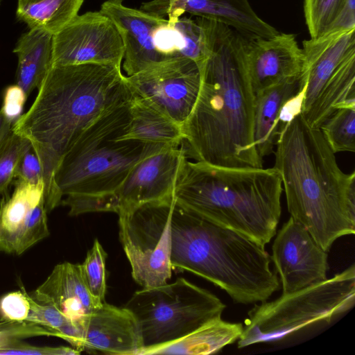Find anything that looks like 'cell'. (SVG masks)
<instances>
[{
  "label": "cell",
  "instance_id": "obj_32",
  "mask_svg": "<svg viewBox=\"0 0 355 355\" xmlns=\"http://www.w3.org/2000/svg\"><path fill=\"white\" fill-rule=\"evenodd\" d=\"M44 336L58 337V332L28 321L0 319V346L15 340Z\"/></svg>",
  "mask_w": 355,
  "mask_h": 355
},
{
  "label": "cell",
  "instance_id": "obj_20",
  "mask_svg": "<svg viewBox=\"0 0 355 355\" xmlns=\"http://www.w3.org/2000/svg\"><path fill=\"white\" fill-rule=\"evenodd\" d=\"M306 86V76L302 73L254 95L253 141L257 153L262 159L273 153L279 136V121L284 105Z\"/></svg>",
  "mask_w": 355,
  "mask_h": 355
},
{
  "label": "cell",
  "instance_id": "obj_41",
  "mask_svg": "<svg viewBox=\"0 0 355 355\" xmlns=\"http://www.w3.org/2000/svg\"><path fill=\"white\" fill-rule=\"evenodd\" d=\"M1 0H0V3H1Z\"/></svg>",
  "mask_w": 355,
  "mask_h": 355
},
{
  "label": "cell",
  "instance_id": "obj_25",
  "mask_svg": "<svg viewBox=\"0 0 355 355\" xmlns=\"http://www.w3.org/2000/svg\"><path fill=\"white\" fill-rule=\"evenodd\" d=\"M355 53L348 55L327 81L310 108L301 113L310 126L319 128L336 110L355 106Z\"/></svg>",
  "mask_w": 355,
  "mask_h": 355
},
{
  "label": "cell",
  "instance_id": "obj_11",
  "mask_svg": "<svg viewBox=\"0 0 355 355\" xmlns=\"http://www.w3.org/2000/svg\"><path fill=\"white\" fill-rule=\"evenodd\" d=\"M123 55V44L115 24L101 10L76 15L53 35L51 66L121 67Z\"/></svg>",
  "mask_w": 355,
  "mask_h": 355
},
{
  "label": "cell",
  "instance_id": "obj_30",
  "mask_svg": "<svg viewBox=\"0 0 355 355\" xmlns=\"http://www.w3.org/2000/svg\"><path fill=\"white\" fill-rule=\"evenodd\" d=\"M168 20L173 24L182 40V57L194 61L200 69L207 58L202 28L191 17Z\"/></svg>",
  "mask_w": 355,
  "mask_h": 355
},
{
  "label": "cell",
  "instance_id": "obj_36",
  "mask_svg": "<svg viewBox=\"0 0 355 355\" xmlns=\"http://www.w3.org/2000/svg\"><path fill=\"white\" fill-rule=\"evenodd\" d=\"M15 178L32 184L44 183L42 166L32 147L21 157Z\"/></svg>",
  "mask_w": 355,
  "mask_h": 355
},
{
  "label": "cell",
  "instance_id": "obj_34",
  "mask_svg": "<svg viewBox=\"0 0 355 355\" xmlns=\"http://www.w3.org/2000/svg\"><path fill=\"white\" fill-rule=\"evenodd\" d=\"M31 296L24 291L8 293L0 298L1 318L26 321L31 309Z\"/></svg>",
  "mask_w": 355,
  "mask_h": 355
},
{
  "label": "cell",
  "instance_id": "obj_21",
  "mask_svg": "<svg viewBox=\"0 0 355 355\" xmlns=\"http://www.w3.org/2000/svg\"><path fill=\"white\" fill-rule=\"evenodd\" d=\"M44 198V183L16 180L10 198L0 205V251L17 253L21 238L35 207Z\"/></svg>",
  "mask_w": 355,
  "mask_h": 355
},
{
  "label": "cell",
  "instance_id": "obj_9",
  "mask_svg": "<svg viewBox=\"0 0 355 355\" xmlns=\"http://www.w3.org/2000/svg\"><path fill=\"white\" fill-rule=\"evenodd\" d=\"M174 195L121 210L119 237L132 276L142 288L167 283L171 277V214Z\"/></svg>",
  "mask_w": 355,
  "mask_h": 355
},
{
  "label": "cell",
  "instance_id": "obj_5",
  "mask_svg": "<svg viewBox=\"0 0 355 355\" xmlns=\"http://www.w3.org/2000/svg\"><path fill=\"white\" fill-rule=\"evenodd\" d=\"M282 192L273 167H227L187 159L174 197L193 214L265 247L277 232Z\"/></svg>",
  "mask_w": 355,
  "mask_h": 355
},
{
  "label": "cell",
  "instance_id": "obj_8",
  "mask_svg": "<svg viewBox=\"0 0 355 355\" xmlns=\"http://www.w3.org/2000/svg\"><path fill=\"white\" fill-rule=\"evenodd\" d=\"M124 307L137 322L141 355H149L221 317L226 305L207 290L178 278L173 283L136 291Z\"/></svg>",
  "mask_w": 355,
  "mask_h": 355
},
{
  "label": "cell",
  "instance_id": "obj_39",
  "mask_svg": "<svg viewBox=\"0 0 355 355\" xmlns=\"http://www.w3.org/2000/svg\"><path fill=\"white\" fill-rule=\"evenodd\" d=\"M13 123L0 110V145L12 131Z\"/></svg>",
  "mask_w": 355,
  "mask_h": 355
},
{
  "label": "cell",
  "instance_id": "obj_29",
  "mask_svg": "<svg viewBox=\"0 0 355 355\" xmlns=\"http://www.w3.org/2000/svg\"><path fill=\"white\" fill-rule=\"evenodd\" d=\"M32 147L26 138L12 131L0 145V193H3L15 178L23 155Z\"/></svg>",
  "mask_w": 355,
  "mask_h": 355
},
{
  "label": "cell",
  "instance_id": "obj_26",
  "mask_svg": "<svg viewBox=\"0 0 355 355\" xmlns=\"http://www.w3.org/2000/svg\"><path fill=\"white\" fill-rule=\"evenodd\" d=\"M84 0H18L16 15L29 29L55 35L76 15Z\"/></svg>",
  "mask_w": 355,
  "mask_h": 355
},
{
  "label": "cell",
  "instance_id": "obj_37",
  "mask_svg": "<svg viewBox=\"0 0 355 355\" xmlns=\"http://www.w3.org/2000/svg\"><path fill=\"white\" fill-rule=\"evenodd\" d=\"M27 97L22 89L16 84L6 88L1 110L13 124L22 114Z\"/></svg>",
  "mask_w": 355,
  "mask_h": 355
},
{
  "label": "cell",
  "instance_id": "obj_10",
  "mask_svg": "<svg viewBox=\"0 0 355 355\" xmlns=\"http://www.w3.org/2000/svg\"><path fill=\"white\" fill-rule=\"evenodd\" d=\"M125 81L132 96L182 127L197 100L201 75L194 61L175 58L125 76Z\"/></svg>",
  "mask_w": 355,
  "mask_h": 355
},
{
  "label": "cell",
  "instance_id": "obj_38",
  "mask_svg": "<svg viewBox=\"0 0 355 355\" xmlns=\"http://www.w3.org/2000/svg\"><path fill=\"white\" fill-rule=\"evenodd\" d=\"M355 28V0H345L336 17L324 33Z\"/></svg>",
  "mask_w": 355,
  "mask_h": 355
},
{
  "label": "cell",
  "instance_id": "obj_40",
  "mask_svg": "<svg viewBox=\"0 0 355 355\" xmlns=\"http://www.w3.org/2000/svg\"><path fill=\"white\" fill-rule=\"evenodd\" d=\"M108 1H112L116 2H122L123 0H108Z\"/></svg>",
  "mask_w": 355,
  "mask_h": 355
},
{
  "label": "cell",
  "instance_id": "obj_6",
  "mask_svg": "<svg viewBox=\"0 0 355 355\" xmlns=\"http://www.w3.org/2000/svg\"><path fill=\"white\" fill-rule=\"evenodd\" d=\"M130 102L94 121L64 155L54 175L62 197L114 193L146 153L150 144L118 139L128 123Z\"/></svg>",
  "mask_w": 355,
  "mask_h": 355
},
{
  "label": "cell",
  "instance_id": "obj_24",
  "mask_svg": "<svg viewBox=\"0 0 355 355\" xmlns=\"http://www.w3.org/2000/svg\"><path fill=\"white\" fill-rule=\"evenodd\" d=\"M243 329L242 323L227 322L218 317L181 339L153 350L149 355L216 354L225 346L237 341Z\"/></svg>",
  "mask_w": 355,
  "mask_h": 355
},
{
  "label": "cell",
  "instance_id": "obj_1",
  "mask_svg": "<svg viewBox=\"0 0 355 355\" xmlns=\"http://www.w3.org/2000/svg\"><path fill=\"white\" fill-rule=\"evenodd\" d=\"M207 58L200 68L199 93L182 125V146L196 161L227 167L262 168L253 141L254 94L243 35L202 17Z\"/></svg>",
  "mask_w": 355,
  "mask_h": 355
},
{
  "label": "cell",
  "instance_id": "obj_17",
  "mask_svg": "<svg viewBox=\"0 0 355 355\" xmlns=\"http://www.w3.org/2000/svg\"><path fill=\"white\" fill-rule=\"evenodd\" d=\"M83 351L106 354L141 355L142 344L137 322L125 307L103 303L83 324Z\"/></svg>",
  "mask_w": 355,
  "mask_h": 355
},
{
  "label": "cell",
  "instance_id": "obj_12",
  "mask_svg": "<svg viewBox=\"0 0 355 355\" xmlns=\"http://www.w3.org/2000/svg\"><path fill=\"white\" fill-rule=\"evenodd\" d=\"M188 157L182 146L150 144L114 193L116 213L172 197Z\"/></svg>",
  "mask_w": 355,
  "mask_h": 355
},
{
  "label": "cell",
  "instance_id": "obj_13",
  "mask_svg": "<svg viewBox=\"0 0 355 355\" xmlns=\"http://www.w3.org/2000/svg\"><path fill=\"white\" fill-rule=\"evenodd\" d=\"M275 235L270 258L279 275L282 293L327 278V251L302 225L290 217Z\"/></svg>",
  "mask_w": 355,
  "mask_h": 355
},
{
  "label": "cell",
  "instance_id": "obj_22",
  "mask_svg": "<svg viewBox=\"0 0 355 355\" xmlns=\"http://www.w3.org/2000/svg\"><path fill=\"white\" fill-rule=\"evenodd\" d=\"M53 35L29 29L21 35L13 50L18 58L16 85L27 96L38 88L52 64Z\"/></svg>",
  "mask_w": 355,
  "mask_h": 355
},
{
  "label": "cell",
  "instance_id": "obj_27",
  "mask_svg": "<svg viewBox=\"0 0 355 355\" xmlns=\"http://www.w3.org/2000/svg\"><path fill=\"white\" fill-rule=\"evenodd\" d=\"M319 129L334 153L355 152V106L336 110Z\"/></svg>",
  "mask_w": 355,
  "mask_h": 355
},
{
  "label": "cell",
  "instance_id": "obj_14",
  "mask_svg": "<svg viewBox=\"0 0 355 355\" xmlns=\"http://www.w3.org/2000/svg\"><path fill=\"white\" fill-rule=\"evenodd\" d=\"M141 9L168 19L189 13L222 23L248 38H270L279 33L257 15L248 0H151Z\"/></svg>",
  "mask_w": 355,
  "mask_h": 355
},
{
  "label": "cell",
  "instance_id": "obj_16",
  "mask_svg": "<svg viewBox=\"0 0 355 355\" xmlns=\"http://www.w3.org/2000/svg\"><path fill=\"white\" fill-rule=\"evenodd\" d=\"M100 10L115 24L124 46L123 68L127 76L165 62L157 52L154 31L166 19L141 9L107 0Z\"/></svg>",
  "mask_w": 355,
  "mask_h": 355
},
{
  "label": "cell",
  "instance_id": "obj_15",
  "mask_svg": "<svg viewBox=\"0 0 355 355\" xmlns=\"http://www.w3.org/2000/svg\"><path fill=\"white\" fill-rule=\"evenodd\" d=\"M244 37L246 69L254 95L302 73L304 55L294 34Z\"/></svg>",
  "mask_w": 355,
  "mask_h": 355
},
{
  "label": "cell",
  "instance_id": "obj_3",
  "mask_svg": "<svg viewBox=\"0 0 355 355\" xmlns=\"http://www.w3.org/2000/svg\"><path fill=\"white\" fill-rule=\"evenodd\" d=\"M273 166L279 173L288 211L326 251L355 233V172L345 173L319 128L301 113L277 141Z\"/></svg>",
  "mask_w": 355,
  "mask_h": 355
},
{
  "label": "cell",
  "instance_id": "obj_28",
  "mask_svg": "<svg viewBox=\"0 0 355 355\" xmlns=\"http://www.w3.org/2000/svg\"><path fill=\"white\" fill-rule=\"evenodd\" d=\"M107 254L96 239L80 268L83 281L97 306L105 302L106 292L105 262Z\"/></svg>",
  "mask_w": 355,
  "mask_h": 355
},
{
  "label": "cell",
  "instance_id": "obj_18",
  "mask_svg": "<svg viewBox=\"0 0 355 355\" xmlns=\"http://www.w3.org/2000/svg\"><path fill=\"white\" fill-rule=\"evenodd\" d=\"M306 87L301 113L306 112L342 62L355 53V28L327 32L302 42Z\"/></svg>",
  "mask_w": 355,
  "mask_h": 355
},
{
  "label": "cell",
  "instance_id": "obj_19",
  "mask_svg": "<svg viewBox=\"0 0 355 355\" xmlns=\"http://www.w3.org/2000/svg\"><path fill=\"white\" fill-rule=\"evenodd\" d=\"M31 296L37 302L53 305L81 327L97 307L83 281L80 264L69 262L56 265Z\"/></svg>",
  "mask_w": 355,
  "mask_h": 355
},
{
  "label": "cell",
  "instance_id": "obj_35",
  "mask_svg": "<svg viewBox=\"0 0 355 355\" xmlns=\"http://www.w3.org/2000/svg\"><path fill=\"white\" fill-rule=\"evenodd\" d=\"M80 354V352L73 347H37L23 343L21 340L0 346V355H76Z\"/></svg>",
  "mask_w": 355,
  "mask_h": 355
},
{
  "label": "cell",
  "instance_id": "obj_7",
  "mask_svg": "<svg viewBox=\"0 0 355 355\" xmlns=\"http://www.w3.org/2000/svg\"><path fill=\"white\" fill-rule=\"evenodd\" d=\"M355 302V266L331 278L254 306L248 313L237 346L278 341L306 327L350 309Z\"/></svg>",
  "mask_w": 355,
  "mask_h": 355
},
{
  "label": "cell",
  "instance_id": "obj_31",
  "mask_svg": "<svg viewBox=\"0 0 355 355\" xmlns=\"http://www.w3.org/2000/svg\"><path fill=\"white\" fill-rule=\"evenodd\" d=\"M345 0H304V14L311 38L324 33Z\"/></svg>",
  "mask_w": 355,
  "mask_h": 355
},
{
  "label": "cell",
  "instance_id": "obj_33",
  "mask_svg": "<svg viewBox=\"0 0 355 355\" xmlns=\"http://www.w3.org/2000/svg\"><path fill=\"white\" fill-rule=\"evenodd\" d=\"M26 321L34 322L58 332L71 321L51 304L40 303L31 297V309Z\"/></svg>",
  "mask_w": 355,
  "mask_h": 355
},
{
  "label": "cell",
  "instance_id": "obj_4",
  "mask_svg": "<svg viewBox=\"0 0 355 355\" xmlns=\"http://www.w3.org/2000/svg\"><path fill=\"white\" fill-rule=\"evenodd\" d=\"M171 230L172 270L209 280L236 303L261 302L279 289L265 247L193 214L175 199Z\"/></svg>",
  "mask_w": 355,
  "mask_h": 355
},
{
  "label": "cell",
  "instance_id": "obj_23",
  "mask_svg": "<svg viewBox=\"0 0 355 355\" xmlns=\"http://www.w3.org/2000/svg\"><path fill=\"white\" fill-rule=\"evenodd\" d=\"M118 139L182 146V127L142 100L132 96L128 125Z\"/></svg>",
  "mask_w": 355,
  "mask_h": 355
},
{
  "label": "cell",
  "instance_id": "obj_2",
  "mask_svg": "<svg viewBox=\"0 0 355 355\" xmlns=\"http://www.w3.org/2000/svg\"><path fill=\"white\" fill-rule=\"evenodd\" d=\"M37 89L12 130L29 140L40 162L50 212L62 199L54 175L64 155L89 125L132 94L121 67L97 64L51 66Z\"/></svg>",
  "mask_w": 355,
  "mask_h": 355
}]
</instances>
